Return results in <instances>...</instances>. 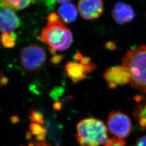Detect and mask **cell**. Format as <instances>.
<instances>
[{
    "label": "cell",
    "mask_w": 146,
    "mask_h": 146,
    "mask_svg": "<svg viewBox=\"0 0 146 146\" xmlns=\"http://www.w3.org/2000/svg\"><path fill=\"white\" fill-rule=\"evenodd\" d=\"M20 24V19L14 11L8 8L0 9V33H13Z\"/></svg>",
    "instance_id": "9"
},
{
    "label": "cell",
    "mask_w": 146,
    "mask_h": 146,
    "mask_svg": "<svg viewBox=\"0 0 146 146\" xmlns=\"http://www.w3.org/2000/svg\"><path fill=\"white\" fill-rule=\"evenodd\" d=\"M78 10L84 20H93L102 14L104 5L102 0H79Z\"/></svg>",
    "instance_id": "7"
},
{
    "label": "cell",
    "mask_w": 146,
    "mask_h": 146,
    "mask_svg": "<svg viewBox=\"0 0 146 146\" xmlns=\"http://www.w3.org/2000/svg\"><path fill=\"white\" fill-rule=\"evenodd\" d=\"M107 125L110 133L120 139H123L130 134L132 127L129 116L120 110L110 113Z\"/></svg>",
    "instance_id": "5"
},
{
    "label": "cell",
    "mask_w": 146,
    "mask_h": 146,
    "mask_svg": "<svg viewBox=\"0 0 146 146\" xmlns=\"http://www.w3.org/2000/svg\"><path fill=\"white\" fill-rule=\"evenodd\" d=\"M76 139L81 146H100L109 141L107 127L101 120L93 117L78 122Z\"/></svg>",
    "instance_id": "3"
},
{
    "label": "cell",
    "mask_w": 146,
    "mask_h": 146,
    "mask_svg": "<svg viewBox=\"0 0 146 146\" xmlns=\"http://www.w3.org/2000/svg\"><path fill=\"white\" fill-rule=\"evenodd\" d=\"M27 146H51L50 144L46 141H36L29 143Z\"/></svg>",
    "instance_id": "18"
},
{
    "label": "cell",
    "mask_w": 146,
    "mask_h": 146,
    "mask_svg": "<svg viewBox=\"0 0 146 146\" xmlns=\"http://www.w3.org/2000/svg\"><path fill=\"white\" fill-rule=\"evenodd\" d=\"M58 15L63 23H70L76 21L78 11L75 5L67 3L61 5L58 9Z\"/></svg>",
    "instance_id": "11"
},
{
    "label": "cell",
    "mask_w": 146,
    "mask_h": 146,
    "mask_svg": "<svg viewBox=\"0 0 146 146\" xmlns=\"http://www.w3.org/2000/svg\"><path fill=\"white\" fill-rule=\"evenodd\" d=\"M35 0H0V5L2 8H8L14 10L26 9Z\"/></svg>",
    "instance_id": "12"
},
{
    "label": "cell",
    "mask_w": 146,
    "mask_h": 146,
    "mask_svg": "<svg viewBox=\"0 0 146 146\" xmlns=\"http://www.w3.org/2000/svg\"><path fill=\"white\" fill-rule=\"evenodd\" d=\"M29 130L30 131L28 134L29 136H34L37 141H44L45 140L47 130L41 125L32 122L30 125Z\"/></svg>",
    "instance_id": "13"
},
{
    "label": "cell",
    "mask_w": 146,
    "mask_h": 146,
    "mask_svg": "<svg viewBox=\"0 0 146 146\" xmlns=\"http://www.w3.org/2000/svg\"><path fill=\"white\" fill-rule=\"evenodd\" d=\"M46 58L47 54L43 48L35 44L24 47L20 55L22 67L29 72L40 70L44 64Z\"/></svg>",
    "instance_id": "4"
},
{
    "label": "cell",
    "mask_w": 146,
    "mask_h": 146,
    "mask_svg": "<svg viewBox=\"0 0 146 146\" xmlns=\"http://www.w3.org/2000/svg\"><path fill=\"white\" fill-rule=\"evenodd\" d=\"M47 20V26L41 34V40L49 46L52 54L56 51L62 52L69 49L73 43L72 31L56 13H50Z\"/></svg>",
    "instance_id": "1"
},
{
    "label": "cell",
    "mask_w": 146,
    "mask_h": 146,
    "mask_svg": "<svg viewBox=\"0 0 146 146\" xmlns=\"http://www.w3.org/2000/svg\"><path fill=\"white\" fill-rule=\"evenodd\" d=\"M104 78L110 89L129 84L131 81L130 73L122 65L107 68L104 73Z\"/></svg>",
    "instance_id": "6"
},
{
    "label": "cell",
    "mask_w": 146,
    "mask_h": 146,
    "mask_svg": "<svg viewBox=\"0 0 146 146\" xmlns=\"http://www.w3.org/2000/svg\"><path fill=\"white\" fill-rule=\"evenodd\" d=\"M122 65L130 73L131 86L146 93V46H140L128 50L122 59Z\"/></svg>",
    "instance_id": "2"
},
{
    "label": "cell",
    "mask_w": 146,
    "mask_h": 146,
    "mask_svg": "<svg viewBox=\"0 0 146 146\" xmlns=\"http://www.w3.org/2000/svg\"><path fill=\"white\" fill-rule=\"evenodd\" d=\"M62 58V56H60V55H55L54 58H52V61L53 63L56 64L58 63L61 61V59Z\"/></svg>",
    "instance_id": "20"
},
{
    "label": "cell",
    "mask_w": 146,
    "mask_h": 146,
    "mask_svg": "<svg viewBox=\"0 0 146 146\" xmlns=\"http://www.w3.org/2000/svg\"><path fill=\"white\" fill-rule=\"evenodd\" d=\"M1 41L5 48H11L14 47L16 43L15 34L14 33H3L1 37Z\"/></svg>",
    "instance_id": "15"
},
{
    "label": "cell",
    "mask_w": 146,
    "mask_h": 146,
    "mask_svg": "<svg viewBox=\"0 0 146 146\" xmlns=\"http://www.w3.org/2000/svg\"><path fill=\"white\" fill-rule=\"evenodd\" d=\"M106 47L108 49H114L115 48V44L114 43H113L112 42H109L108 43H107L106 44Z\"/></svg>",
    "instance_id": "22"
},
{
    "label": "cell",
    "mask_w": 146,
    "mask_h": 146,
    "mask_svg": "<svg viewBox=\"0 0 146 146\" xmlns=\"http://www.w3.org/2000/svg\"><path fill=\"white\" fill-rule=\"evenodd\" d=\"M135 146H146V135L140 137L136 143Z\"/></svg>",
    "instance_id": "19"
},
{
    "label": "cell",
    "mask_w": 146,
    "mask_h": 146,
    "mask_svg": "<svg viewBox=\"0 0 146 146\" xmlns=\"http://www.w3.org/2000/svg\"><path fill=\"white\" fill-rule=\"evenodd\" d=\"M30 119L31 120L32 122L36 123L40 125H42L44 122V117L42 114L36 110H34L31 112L30 115Z\"/></svg>",
    "instance_id": "16"
},
{
    "label": "cell",
    "mask_w": 146,
    "mask_h": 146,
    "mask_svg": "<svg viewBox=\"0 0 146 146\" xmlns=\"http://www.w3.org/2000/svg\"><path fill=\"white\" fill-rule=\"evenodd\" d=\"M96 66L93 63L85 65L79 61H68L65 65V72L74 84H76L87 78V74L91 73Z\"/></svg>",
    "instance_id": "8"
},
{
    "label": "cell",
    "mask_w": 146,
    "mask_h": 146,
    "mask_svg": "<svg viewBox=\"0 0 146 146\" xmlns=\"http://www.w3.org/2000/svg\"><path fill=\"white\" fill-rule=\"evenodd\" d=\"M111 15L116 23L123 25L133 21L136 17V14L131 5L119 2L114 5Z\"/></svg>",
    "instance_id": "10"
},
{
    "label": "cell",
    "mask_w": 146,
    "mask_h": 146,
    "mask_svg": "<svg viewBox=\"0 0 146 146\" xmlns=\"http://www.w3.org/2000/svg\"><path fill=\"white\" fill-rule=\"evenodd\" d=\"M54 2L58 3H61V4H64V3H69L70 1H71L72 0H52Z\"/></svg>",
    "instance_id": "21"
},
{
    "label": "cell",
    "mask_w": 146,
    "mask_h": 146,
    "mask_svg": "<svg viewBox=\"0 0 146 146\" xmlns=\"http://www.w3.org/2000/svg\"><path fill=\"white\" fill-rule=\"evenodd\" d=\"M104 146H126V143L123 139L113 137L109 140Z\"/></svg>",
    "instance_id": "17"
},
{
    "label": "cell",
    "mask_w": 146,
    "mask_h": 146,
    "mask_svg": "<svg viewBox=\"0 0 146 146\" xmlns=\"http://www.w3.org/2000/svg\"><path fill=\"white\" fill-rule=\"evenodd\" d=\"M135 114L141 129H146V100L139 105Z\"/></svg>",
    "instance_id": "14"
}]
</instances>
